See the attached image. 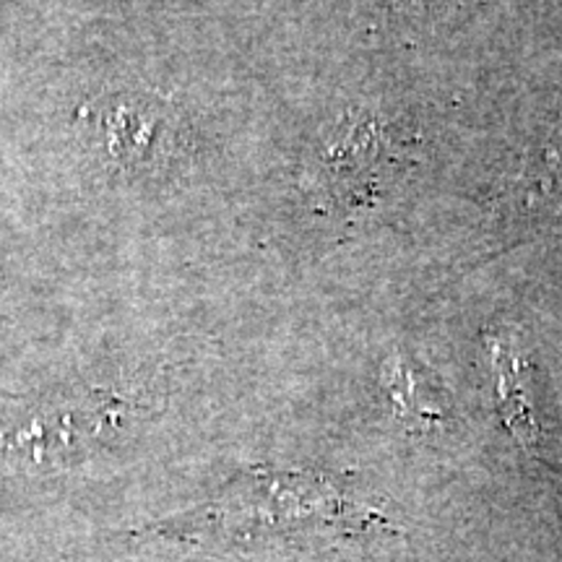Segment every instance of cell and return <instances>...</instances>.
Masks as SVG:
<instances>
[{
    "label": "cell",
    "instance_id": "1",
    "mask_svg": "<svg viewBox=\"0 0 562 562\" xmlns=\"http://www.w3.org/2000/svg\"><path fill=\"white\" fill-rule=\"evenodd\" d=\"M165 112L149 102H121L104 112L108 149L112 157L125 161H146L151 154L167 146Z\"/></svg>",
    "mask_w": 562,
    "mask_h": 562
},
{
    "label": "cell",
    "instance_id": "3",
    "mask_svg": "<svg viewBox=\"0 0 562 562\" xmlns=\"http://www.w3.org/2000/svg\"><path fill=\"white\" fill-rule=\"evenodd\" d=\"M385 389H389L393 406L402 414L404 419H409L412 425L427 427L442 419V409L435 398L432 385L422 378L419 370H414L409 360H404L402 355H393L385 362L383 370Z\"/></svg>",
    "mask_w": 562,
    "mask_h": 562
},
{
    "label": "cell",
    "instance_id": "2",
    "mask_svg": "<svg viewBox=\"0 0 562 562\" xmlns=\"http://www.w3.org/2000/svg\"><path fill=\"white\" fill-rule=\"evenodd\" d=\"M492 364H495L497 381V406H501L505 427L516 435L526 451L537 453L539 448V427L533 422L529 404H526V391L521 383V362L510 355L503 344H492Z\"/></svg>",
    "mask_w": 562,
    "mask_h": 562
}]
</instances>
